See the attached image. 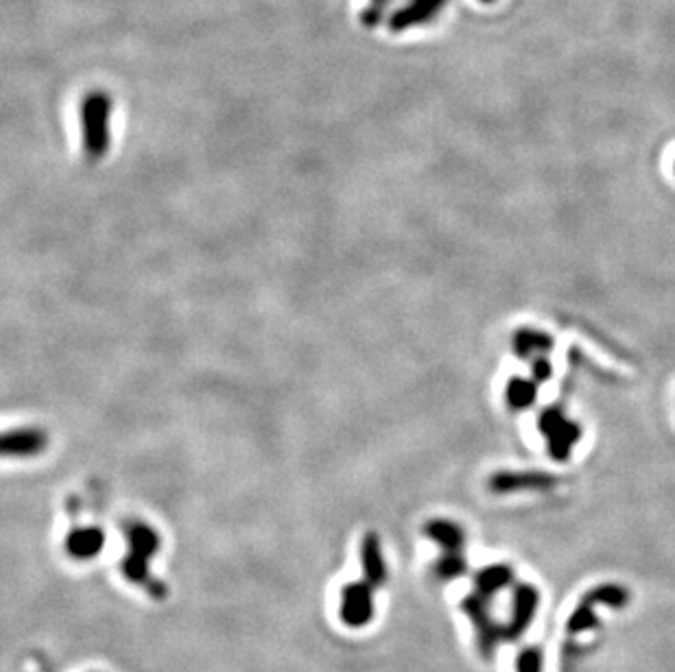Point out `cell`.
Here are the masks:
<instances>
[{
  "label": "cell",
  "mask_w": 675,
  "mask_h": 672,
  "mask_svg": "<svg viewBox=\"0 0 675 672\" xmlns=\"http://www.w3.org/2000/svg\"><path fill=\"white\" fill-rule=\"evenodd\" d=\"M111 97L101 89L83 97L81 100V138H83V153L88 160L97 162L108 155L110 151V121H111Z\"/></svg>",
  "instance_id": "1"
},
{
  "label": "cell",
  "mask_w": 675,
  "mask_h": 672,
  "mask_svg": "<svg viewBox=\"0 0 675 672\" xmlns=\"http://www.w3.org/2000/svg\"><path fill=\"white\" fill-rule=\"evenodd\" d=\"M540 433L549 441V455L557 463H566L573 455V447L579 444L582 428L577 422L568 419L560 406H549L538 417Z\"/></svg>",
  "instance_id": "2"
},
{
  "label": "cell",
  "mask_w": 675,
  "mask_h": 672,
  "mask_svg": "<svg viewBox=\"0 0 675 672\" xmlns=\"http://www.w3.org/2000/svg\"><path fill=\"white\" fill-rule=\"evenodd\" d=\"M127 537H130V554H127L122 572H125L133 583H144L147 581V562L153 557L160 548V537L152 526L142 522H130L125 529Z\"/></svg>",
  "instance_id": "3"
},
{
  "label": "cell",
  "mask_w": 675,
  "mask_h": 672,
  "mask_svg": "<svg viewBox=\"0 0 675 672\" xmlns=\"http://www.w3.org/2000/svg\"><path fill=\"white\" fill-rule=\"evenodd\" d=\"M461 609L470 620L474 631H477V646L485 659H490L499 646V642L503 640V626L494 623V618L490 615L488 609V598H483L481 593H468L461 601Z\"/></svg>",
  "instance_id": "4"
},
{
  "label": "cell",
  "mask_w": 675,
  "mask_h": 672,
  "mask_svg": "<svg viewBox=\"0 0 675 672\" xmlns=\"http://www.w3.org/2000/svg\"><path fill=\"white\" fill-rule=\"evenodd\" d=\"M538 604L540 593L533 585L521 583L514 587V593H512V618L503 626V640L516 642L518 637L524 635V631L533 623Z\"/></svg>",
  "instance_id": "5"
},
{
  "label": "cell",
  "mask_w": 675,
  "mask_h": 672,
  "mask_svg": "<svg viewBox=\"0 0 675 672\" xmlns=\"http://www.w3.org/2000/svg\"><path fill=\"white\" fill-rule=\"evenodd\" d=\"M448 0H406L405 7L396 9L392 16H389V31L392 33H403L409 29H416V26H424L428 22H433L442 14Z\"/></svg>",
  "instance_id": "6"
},
{
  "label": "cell",
  "mask_w": 675,
  "mask_h": 672,
  "mask_svg": "<svg viewBox=\"0 0 675 672\" xmlns=\"http://www.w3.org/2000/svg\"><path fill=\"white\" fill-rule=\"evenodd\" d=\"M339 614L348 626H365L370 625L374 615V601H372V585L367 581L361 583H350L342 592V604Z\"/></svg>",
  "instance_id": "7"
},
{
  "label": "cell",
  "mask_w": 675,
  "mask_h": 672,
  "mask_svg": "<svg viewBox=\"0 0 675 672\" xmlns=\"http://www.w3.org/2000/svg\"><path fill=\"white\" fill-rule=\"evenodd\" d=\"M555 485V476L546 472H496L488 480L492 494H514L521 489H551Z\"/></svg>",
  "instance_id": "8"
},
{
  "label": "cell",
  "mask_w": 675,
  "mask_h": 672,
  "mask_svg": "<svg viewBox=\"0 0 675 672\" xmlns=\"http://www.w3.org/2000/svg\"><path fill=\"white\" fill-rule=\"evenodd\" d=\"M48 436L44 430L20 428L0 433V457H37L47 450Z\"/></svg>",
  "instance_id": "9"
},
{
  "label": "cell",
  "mask_w": 675,
  "mask_h": 672,
  "mask_svg": "<svg viewBox=\"0 0 675 672\" xmlns=\"http://www.w3.org/2000/svg\"><path fill=\"white\" fill-rule=\"evenodd\" d=\"M361 563H364L365 581L372 587L383 585L387 579V565L381 551V541L374 533H367L361 541Z\"/></svg>",
  "instance_id": "10"
},
{
  "label": "cell",
  "mask_w": 675,
  "mask_h": 672,
  "mask_svg": "<svg viewBox=\"0 0 675 672\" xmlns=\"http://www.w3.org/2000/svg\"><path fill=\"white\" fill-rule=\"evenodd\" d=\"M512 583H514V570L507 563L488 565V568L479 570L477 576H474V587H477V593H481L483 598H492L494 593L505 590Z\"/></svg>",
  "instance_id": "11"
},
{
  "label": "cell",
  "mask_w": 675,
  "mask_h": 672,
  "mask_svg": "<svg viewBox=\"0 0 675 672\" xmlns=\"http://www.w3.org/2000/svg\"><path fill=\"white\" fill-rule=\"evenodd\" d=\"M424 535L444 548L446 552H459L466 544V535L459 524L450 522V520H431L424 524Z\"/></svg>",
  "instance_id": "12"
},
{
  "label": "cell",
  "mask_w": 675,
  "mask_h": 672,
  "mask_svg": "<svg viewBox=\"0 0 675 672\" xmlns=\"http://www.w3.org/2000/svg\"><path fill=\"white\" fill-rule=\"evenodd\" d=\"M105 535L97 526H90V529H79V530H72L69 540H66V551H69L72 557L77 559H90L103 548Z\"/></svg>",
  "instance_id": "13"
},
{
  "label": "cell",
  "mask_w": 675,
  "mask_h": 672,
  "mask_svg": "<svg viewBox=\"0 0 675 672\" xmlns=\"http://www.w3.org/2000/svg\"><path fill=\"white\" fill-rule=\"evenodd\" d=\"M512 345H514L518 358H529L535 354H546L554 347V339H551V334L540 332V330L521 328L516 330Z\"/></svg>",
  "instance_id": "14"
},
{
  "label": "cell",
  "mask_w": 675,
  "mask_h": 672,
  "mask_svg": "<svg viewBox=\"0 0 675 672\" xmlns=\"http://www.w3.org/2000/svg\"><path fill=\"white\" fill-rule=\"evenodd\" d=\"M505 400L512 411H527L538 400V383L535 380L512 378L510 384H507Z\"/></svg>",
  "instance_id": "15"
},
{
  "label": "cell",
  "mask_w": 675,
  "mask_h": 672,
  "mask_svg": "<svg viewBox=\"0 0 675 672\" xmlns=\"http://www.w3.org/2000/svg\"><path fill=\"white\" fill-rule=\"evenodd\" d=\"M584 601L593 604V607L604 604V607L610 609H623L629 603V592L618 583H601L585 593Z\"/></svg>",
  "instance_id": "16"
},
{
  "label": "cell",
  "mask_w": 675,
  "mask_h": 672,
  "mask_svg": "<svg viewBox=\"0 0 675 672\" xmlns=\"http://www.w3.org/2000/svg\"><path fill=\"white\" fill-rule=\"evenodd\" d=\"M596 623H599V620H596L595 607L590 603H585L582 598V603H579L577 607L573 609V614L568 615L566 633H568V635H577V633L595 629Z\"/></svg>",
  "instance_id": "17"
},
{
  "label": "cell",
  "mask_w": 675,
  "mask_h": 672,
  "mask_svg": "<svg viewBox=\"0 0 675 672\" xmlns=\"http://www.w3.org/2000/svg\"><path fill=\"white\" fill-rule=\"evenodd\" d=\"M433 572L438 579L453 581L466 572V559L459 552H446L435 562Z\"/></svg>",
  "instance_id": "18"
},
{
  "label": "cell",
  "mask_w": 675,
  "mask_h": 672,
  "mask_svg": "<svg viewBox=\"0 0 675 672\" xmlns=\"http://www.w3.org/2000/svg\"><path fill=\"white\" fill-rule=\"evenodd\" d=\"M543 666H544L543 648L527 646L518 653L516 672H543Z\"/></svg>",
  "instance_id": "19"
},
{
  "label": "cell",
  "mask_w": 675,
  "mask_h": 672,
  "mask_svg": "<svg viewBox=\"0 0 675 672\" xmlns=\"http://www.w3.org/2000/svg\"><path fill=\"white\" fill-rule=\"evenodd\" d=\"M389 5H392V0H370L367 7L361 11V25H364L365 29H376L383 22L385 11H387Z\"/></svg>",
  "instance_id": "20"
},
{
  "label": "cell",
  "mask_w": 675,
  "mask_h": 672,
  "mask_svg": "<svg viewBox=\"0 0 675 672\" xmlns=\"http://www.w3.org/2000/svg\"><path fill=\"white\" fill-rule=\"evenodd\" d=\"M532 372H533V380H535V383L543 384V383H546V380L551 378V373H554V367H551V362L546 361L544 356H538L533 361Z\"/></svg>",
  "instance_id": "21"
},
{
  "label": "cell",
  "mask_w": 675,
  "mask_h": 672,
  "mask_svg": "<svg viewBox=\"0 0 675 672\" xmlns=\"http://www.w3.org/2000/svg\"><path fill=\"white\" fill-rule=\"evenodd\" d=\"M481 3H494V0H481Z\"/></svg>",
  "instance_id": "22"
}]
</instances>
